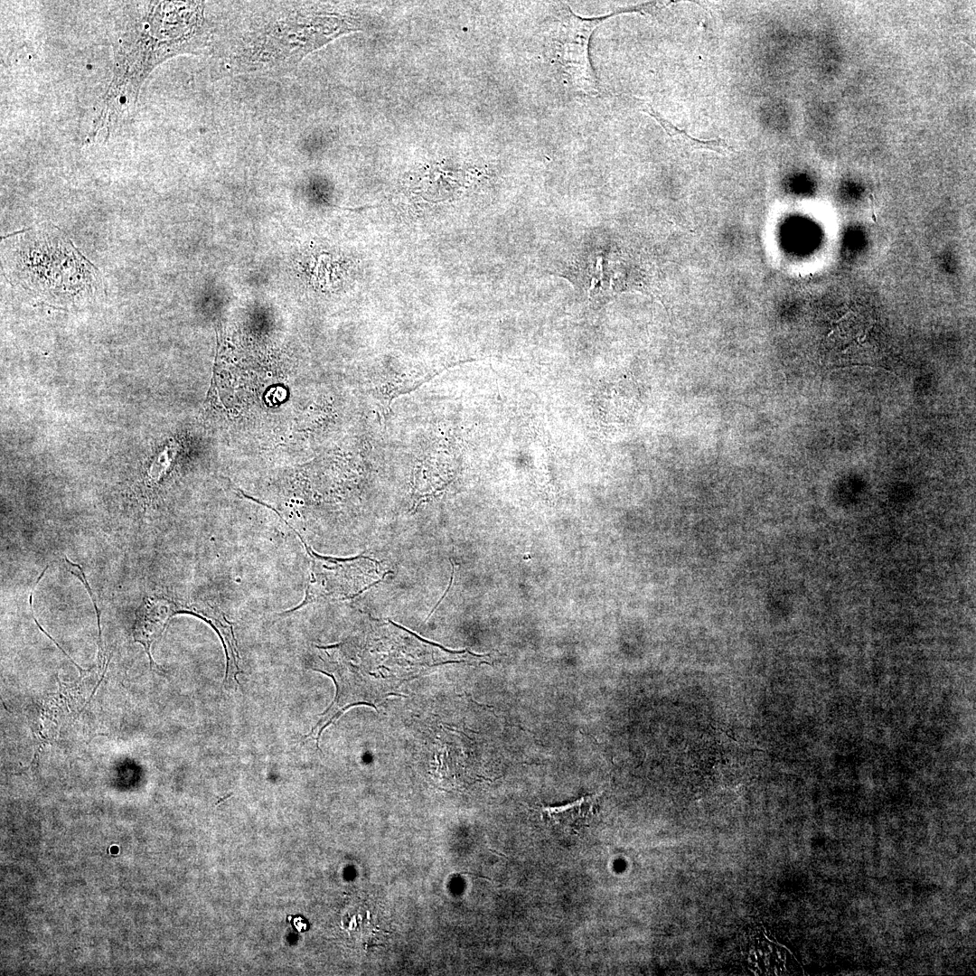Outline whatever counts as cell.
<instances>
[{"mask_svg":"<svg viewBox=\"0 0 976 976\" xmlns=\"http://www.w3.org/2000/svg\"><path fill=\"white\" fill-rule=\"evenodd\" d=\"M300 537V535L293 529ZM310 557L311 567L305 596L296 607L286 611L282 615L293 613L301 607L318 601L345 599L358 595L370 580L371 575L367 572L371 560L358 556L350 558L324 557L315 553L300 537Z\"/></svg>","mask_w":976,"mask_h":976,"instance_id":"3957f363","label":"cell"},{"mask_svg":"<svg viewBox=\"0 0 976 976\" xmlns=\"http://www.w3.org/2000/svg\"><path fill=\"white\" fill-rule=\"evenodd\" d=\"M177 614V605L173 602L146 597L136 614L133 628L134 640L141 643L147 652L150 665L153 659L150 653L151 644L163 633L168 620Z\"/></svg>","mask_w":976,"mask_h":976,"instance_id":"277c9868","label":"cell"},{"mask_svg":"<svg viewBox=\"0 0 976 976\" xmlns=\"http://www.w3.org/2000/svg\"><path fill=\"white\" fill-rule=\"evenodd\" d=\"M645 111L662 126V127L671 138V140L682 148L701 151L705 150L716 153H726L727 151H731V147L726 143L724 139L699 140L694 138L688 135L684 130L679 129L671 122L663 118L651 107H648Z\"/></svg>","mask_w":976,"mask_h":976,"instance_id":"52a82bcc","label":"cell"},{"mask_svg":"<svg viewBox=\"0 0 976 976\" xmlns=\"http://www.w3.org/2000/svg\"><path fill=\"white\" fill-rule=\"evenodd\" d=\"M180 613L193 614L208 622L215 629L222 641L227 657V669L224 681L230 676L232 680L238 682L236 676L239 671L238 665L239 652L237 643L232 626L230 623L228 622L225 615L217 608H213L211 605L202 607H181Z\"/></svg>","mask_w":976,"mask_h":976,"instance_id":"5b68a950","label":"cell"},{"mask_svg":"<svg viewBox=\"0 0 976 976\" xmlns=\"http://www.w3.org/2000/svg\"><path fill=\"white\" fill-rule=\"evenodd\" d=\"M10 281L46 302L75 305L102 290L97 267L59 228L43 223L12 235L3 249Z\"/></svg>","mask_w":976,"mask_h":976,"instance_id":"6da1fadb","label":"cell"},{"mask_svg":"<svg viewBox=\"0 0 976 976\" xmlns=\"http://www.w3.org/2000/svg\"><path fill=\"white\" fill-rule=\"evenodd\" d=\"M596 795H589L566 805L546 807L541 810L542 816L549 824L579 829L587 824L594 812Z\"/></svg>","mask_w":976,"mask_h":976,"instance_id":"8992f818","label":"cell"},{"mask_svg":"<svg viewBox=\"0 0 976 976\" xmlns=\"http://www.w3.org/2000/svg\"><path fill=\"white\" fill-rule=\"evenodd\" d=\"M607 16L585 19L576 15L565 6L559 11L551 33V50L557 62L561 66L571 85L587 94L597 92L596 81L588 59V42L592 32Z\"/></svg>","mask_w":976,"mask_h":976,"instance_id":"7a4b0ae2","label":"cell"}]
</instances>
